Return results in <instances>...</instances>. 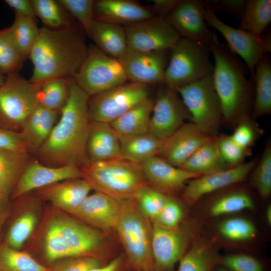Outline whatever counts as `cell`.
I'll return each instance as SVG.
<instances>
[{"label": "cell", "mask_w": 271, "mask_h": 271, "mask_svg": "<svg viewBox=\"0 0 271 271\" xmlns=\"http://www.w3.org/2000/svg\"><path fill=\"white\" fill-rule=\"evenodd\" d=\"M94 19L124 26L156 16L153 10L129 0L95 1Z\"/></svg>", "instance_id": "obj_23"}, {"label": "cell", "mask_w": 271, "mask_h": 271, "mask_svg": "<svg viewBox=\"0 0 271 271\" xmlns=\"http://www.w3.org/2000/svg\"><path fill=\"white\" fill-rule=\"evenodd\" d=\"M54 220L74 257L86 256L102 243L101 234L94 228L65 217Z\"/></svg>", "instance_id": "obj_22"}, {"label": "cell", "mask_w": 271, "mask_h": 271, "mask_svg": "<svg viewBox=\"0 0 271 271\" xmlns=\"http://www.w3.org/2000/svg\"><path fill=\"white\" fill-rule=\"evenodd\" d=\"M154 103L149 98L109 123L111 126L119 137L149 132Z\"/></svg>", "instance_id": "obj_28"}, {"label": "cell", "mask_w": 271, "mask_h": 271, "mask_svg": "<svg viewBox=\"0 0 271 271\" xmlns=\"http://www.w3.org/2000/svg\"><path fill=\"white\" fill-rule=\"evenodd\" d=\"M217 230L224 239L234 242L252 240L256 235L254 224L243 217H232L222 221L217 226Z\"/></svg>", "instance_id": "obj_40"}, {"label": "cell", "mask_w": 271, "mask_h": 271, "mask_svg": "<svg viewBox=\"0 0 271 271\" xmlns=\"http://www.w3.org/2000/svg\"><path fill=\"white\" fill-rule=\"evenodd\" d=\"M169 50L136 52L127 50L119 59L128 81L149 86L163 84Z\"/></svg>", "instance_id": "obj_16"}, {"label": "cell", "mask_w": 271, "mask_h": 271, "mask_svg": "<svg viewBox=\"0 0 271 271\" xmlns=\"http://www.w3.org/2000/svg\"><path fill=\"white\" fill-rule=\"evenodd\" d=\"M35 15L42 21L45 27L59 29L71 25L65 10L58 1L54 0H31Z\"/></svg>", "instance_id": "obj_39"}, {"label": "cell", "mask_w": 271, "mask_h": 271, "mask_svg": "<svg viewBox=\"0 0 271 271\" xmlns=\"http://www.w3.org/2000/svg\"><path fill=\"white\" fill-rule=\"evenodd\" d=\"M263 132V130L255 119L247 115L242 117L236 123L234 131L230 136L240 146L250 149Z\"/></svg>", "instance_id": "obj_47"}, {"label": "cell", "mask_w": 271, "mask_h": 271, "mask_svg": "<svg viewBox=\"0 0 271 271\" xmlns=\"http://www.w3.org/2000/svg\"><path fill=\"white\" fill-rule=\"evenodd\" d=\"M180 0H152L153 9L155 14L164 17L178 4Z\"/></svg>", "instance_id": "obj_55"}, {"label": "cell", "mask_w": 271, "mask_h": 271, "mask_svg": "<svg viewBox=\"0 0 271 271\" xmlns=\"http://www.w3.org/2000/svg\"><path fill=\"white\" fill-rule=\"evenodd\" d=\"M189 241V233L179 227L168 228L153 222L151 247L155 267L172 268L186 251Z\"/></svg>", "instance_id": "obj_17"}, {"label": "cell", "mask_w": 271, "mask_h": 271, "mask_svg": "<svg viewBox=\"0 0 271 271\" xmlns=\"http://www.w3.org/2000/svg\"><path fill=\"white\" fill-rule=\"evenodd\" d=\"M68 100L48 139L36 152L40 162L51 167L73 165L80 168L89 161L86 146L90 119L89 96L69 78Z\"/></svg>", "instance_id": "obj_1"}, {"label": "cell", "mask_w": 271, "mask_h": 271, "mask_svg": "<svg viewBox=\"0 0 271 271\" xmlns=\"http://www.w3.org/2000/svg\"><path fill=\"white\" fill-rule=\"evenodd\" d=\"M30 162L27 152L0 150V193L8 196Z\"/></svg>", "instance_id": "obj_33"}, {"label": "cell", "mask_w": 271, "mask_h": 271, "mask_svg": "<svg viewBox=\"0 0 271 271\" xmlns=\"http://www.w3.org/2000/svg\"><path fill=\"white\" fill-rule=\"evenodd\" d=\"M5 79V77L0 72V86L4 83Z\"/></svg>", "instance_id": "obj_59"}, {"label": "cell", "mask_w": 271, "mask_h": 271, "mask_svg": "<svg viewBox=\"0 0 271 271\" xmlns=\"http://www.w3.org/2000/svg\"><path fill=\"white\" fill-rule=\"evenodd\" d=\"M191 115V122L216 136L223 120L222 108L212 74L175 89Z\"/></svg>", "instance_id": "obj_8"}, {"label": "cell", "mask_w": 271, "mask_h": 271, "mask_svg": "<svg viewBox=\"0 0 271 271\" xmlns=\"http://www.w3.org/2000/svg\"><path fill=\"white\" fill-rule=\"evenodd\" d=\"M69 78H54L40 85L38 104L50 109L60 112L69 96Z\"/></svg>", "instance_id": "obj_37"}, {"label": "cell", "mask_w": 271, "mask_h": 271, "mask_svg": "<svg viewBox=\"0 0 271 271\" xmlns=\"http://www.w3.org/2000/svg\"><path fill=\"white\" fill-rule=\"evenodd\" d=\"M216 138L201 146L179 168L200 175L228 168L220 155Z\"/></svg>", "instance_id": "obj_31"}, {"label": "cell", "mask_w": 271, "mask_h": 271, "mask_svg": "<svg viewBox=\"0 0 271 271\" xmlns=\"http://www.w3.org/2000/svg\"><path fill=\"white\" fill-rule=\"evenodd\" d=\"M191 115L178 92L164 84L158 89L151 117L149 132L166 140Z\"/></svg>", "instance_id": "obj_13"}, {"label": "cell", "mask_w": 271, "mask_h": 271, "mask_svg": "<svg viewBox=\"0 0 271 271\" xmlns=\"http://www.w3.org/2000/svg\"><path fill=\"white\" fill-rule=\"evenodd\" d=\"M204 7L207 25L216 30L225 39L230 50L243 59L252 78L258 61L265 54L271 52L270 35L258 36L234 28L220 20L214 11Z\"/></svg>", "instance_id": "obj_11"}, {"label": "cell", "mask_w": 271, "mask_h": 271, "mask_svg": "<svg viewBox=\"0 0 271 271\" xmlns=\"http://www.w3.org/2000/svg\"><path fill=\"white\" fill-rule=\"evenodd\" d=\"M220 259L209 241L197 239L179 260L178 271H213Z\"/></svg>", "instance_id": "obj_32"}, {"label": "cell", "mask_w": 271, "mask_h": 271, "mask_svg": "<svg viewBox=\"0 0 271 271\" xmlns=\"http://www.w3.org/2000/svg\"><path fill=\"white\" fill-rule=\"evenodd\" d=\"M204 6L214 11H221L239 20L241 19L246 7V0H219L202 1Z\"/></svg>", "instance_id": "obj_52"}, {"label": "cell", "mask_w": 271, "mask_h": 271, "mask_svg": "<svg viewBox=\"0 0 271 271\" xmlns=\"http://www.w3.org/2000/svg\"><path fill=\"white\" fill-rule=\"evenodd\" d=\"M0 195H2V194L0 193Z\"/></svg>", "instance_id": "obj_61"}, {"label": "cell", "mask_w": 271, "mask_h": 271, "mask_svg": "<svg viewBox=\"0 0 271 271\" xmlns=\"http://www.w3.org/2000/svg\"><path fill=\"white\" fill-rule=\"evenodd\" d=\"M217 271H231V270H229L222 266H221L217 269Z\"/></svg>", "instance_id": "obj_60"}, {"label": "cell", "mask_w": 271, "mask_h": 271, "mask_svg": "<svg viewBox=\"0 0 271 271\" xmlns=\"http://www.w3.org/2000/svg\"><path fill=\"white\" fill-rule=\"evenodd\" d=\"M86 150L91 162L120 157L119 138L109 123L90 121Z\"/></svg>", "instance_id": "obj_24"}, {"label": "cell", "mask_w": 271, "mask_h": 271, "mask_svg": "<svg viewBox=\"0 0 271 271\" xmlns=\"http://www.w3.org/2000/svg\"><path fill=\"white\" fill-rule=\"evenodd\" d=\"M216 140L221 157L228 168L243 163L245 159L251 155L250 149L237 144L230 135L220 134L217 136Z\"/></svg>", "instance_id": "obj_45"}, {"label": "cell", "mask_w": 271, "mask_h": 271, "mask_svg": "<svg viewBox=\"0 0 271 271\" xmlns=\"http://www.w3.org/2000/svg\"><path fill=\"white\" fill-rule=\"evenodd\" d=\"M86 33L96 46L112 57L119 60L127 51L125 32L121 25L94 19Z\"/></svg>", "instance_id": "obj_27"}, {"label": "cell", "mask_w": 271, "mask_h": 271, "mask_svg": "<svg viewBox=\"0 0 271 271\" xmlns=\"http://www.w3.org/2000/svg\"><path fill=\"white\" fill-rule=\"evenodd\" d=\"M39 86L16 73L5 77L0 86V127L20 131L25 120L38 104Z\"/></svg>", "instance_id": "obj_9"}, {"label": "cell", "mask_w": 271, "mask_h": 271, "mask_svg": "<svg viewBox=\"0 0 271 271\" xmlns=\"http://www.w3.org/2000/svg\"><path fill=\"white\" fill-rule=\"evenodd\" d=\"M121 201L95 191L89 194L73 213L99 228H114Z\"/></svg>", "instance_id": "obj_21"}, {"label": "cell", "mask_w": 271, "mask_h": 271, "mask_svg": "<svg viewBox=\"0 0 271 271\" xmlns=\"http://www.w3.org/2000/svg\"><path fill=\"white\" fill-rule=\"evenodd\" d=\"M73 78L89 97L128 81L120 60L93 45Z\"/></svg>", "instance_id": "obj_7"}, {"label": "cell", "mask_w": 271, "mask_h": 271, "mask_svg": "<svg viewBox=\"0 0 271 271\" xmlns=\"http://www.w3.org/2000/svg\"><path fill=\"white\" fill-rule=\"evenodd\" d=\"M5 2L15 11V14L25 17L35 18L31 1L6 0Z\"/></svg>", "instance_id": "obj_54"}, {"label": "cell", "mask_w": 271, "mask_h": 271, "mask_svg": "<svg viewBox=\"0 0 271 271\" xmlns=\"http://www.w3.org/2000/svg\"><path fill=\"white\" fill-rule=\"evenodd\" d=\"M121 262L120 257L115 258L109 263L103 266H97L89 271H116Z\"/></svg>", "instance_id": "obj_56"}, {"label": "cell", "mask_w": 271, "mask_h": 271, "mask_svg": "<svg viewBox=\"0 0 271 271\" xmlns=\"http://www.w3.org/2000/svg\"><path fill=\"white\" fill-rule=\"evenodd\" d=\"M15 14L14 23L8 28L15 45L25 60L29 57L37 40L40 28L35 18Z\"/></svg>", "instance_id": "obj_36"}, {"label": "cell", "mask_w": 271, "mask_h": 271, "mask_svg": "<svg viewBox=\"0 0 271 271\" xmlns=\"http://www.w3.org/2000/svg\"><path fill=\"white\" fill-rule=\"evenodd\" d=\"M82 178L95 191L119 201L135 199L148 183L140 164L121 157L91 162L80 168Z\"/></svg>", "instance_id": "obj_4"}, {"label": "cell", "mask_w": 271, "mask_h": 271, "mask_svg": "<svg viewBox=\"0 0 271 271\" xmlns=\"http://www.w3.org/2000/svg\"><path fill=\"white\" fill-rule=\"evenodd\" d=\"M88 50L82 35L71 25L59 29L40 28L29 57L33 65L31 82L41 85L54 78H69L77 72Z\"/></svg>", "instance_id": "obj_2"}, {"label": "cell", "mask_w": 271, "mask_h": 271, "mask_svg": "<svg viewBox=\"0 0 271 271\" xmlns=\"http://www.w3.org/2000/svg\"><path fill=\"white\" fill-rule=\"evenodd\" d=\"M252 78L254 93L251 117L256 119L271 112V62L268 53L256 65Z\"/></svg>", "instance_id": "obj_30"}, {"label": "cell", "mask_w": 271, "mask_h": 271, "mask_svg": "<svg viewBox=\"0 0 271 271\" xmlns=\"http://www.w3.org/2000/svg\"><path fill=\"white\" fill-rule=\"evenodd\" d=\"M141 165L148 184L170 196L183 191L190 180L201 176L174 166L158 156Z\"/></svg>", "instance_id": "obj_19"}, {"label": "cell", "mask_w": 271, "mask_h": 271, "mask_svg": "<svg viewBox=\"0 0 271 271\" xmlns=\"http://www.w3.org/2000/svg\"><path fill=\"white\" fill-rule=\"evenodd\" d=\"M100 261L90 256H80L69 258L58 263L51 268L50 271H89L100 266Z\"/></svg>", "instance_id": "obj_51"}, {"label": "cell", "mask_w": 271, "mask_h": 271, "mask_svg": "<svg viewBox=\"0 0 271 271\" xmlns=\"http://www.w3.org/2000/svg\"><path fill=\"white\" fill-rule=\"evenodd\" d=\"M164 18L181 38L200 42L208 47L218 41L215 33L208 27L202 1L180 0Z\"/></svg>", "instance_id": "obj_14"}, {"label": "cell", "mask_w": 271, "mask_h": 271, "mask_svg": "<svg viewBox=\"0 0 271 271\" xmlns=\"http://www.w3.org/2000/svg\"><path fill=\"white\" fill-rule=\"evenodd\" d=\"M168 196L148 184L140 190L135 200L140 212L148 219L154 221L163 208Z\"/></svg>", "instance_id": "obj_43"}, {"label": "cell", "mask_w": 271, "mask_h": 271, "mask_svg": "<svg viewBox=\"0 0 271 271\" xmlns=\"http://www.w3.org/2000/svg\"><path fill=\"white\" fill-rule=\"evenodd\" d=\"M0 271H2V270L0 269Z\"/></svg>", "instance_id": "obj_62"}, {"label": "cell", "mask_w": 271, "mask_h": 271, "mask_svg": "<svg viewBox=\"0 0 271 271\" xmlns=\"http://www.w3.org/2000/svg\"><path fill=\"white\" fill-rule=\"evenodd\" d=\"M7 196L0 195V229L6 217Z\"/></svg>", "instance_id": "obj_57"}, {"label": "cell", "mask_w": 271, "mask_h": 271, "mask_svg": "<svg viewBox=\"0 0 271 271\" xmlns=\"http://www.w3.org/2000/svg\"><path fill=\"white\" fill-rule=\"evenodd\" d=\"M265 218L268 225L271 224V205L267 206L265 211Z\"/></svg>", "instance_id": "obj_58"}, {"label": "cell", "mask_w": 271, "mask_h": 271, "mask_svg": "<svg viewBox=\"0 0 271 271\" xmlns=\"http://www.w3.org/2000/svg\"><path fill=\"white\" fill-rule=\"evenodd\" d=\"M119 138L120 157L140 164L159 156L165 141L150 132Z\"/></svg>", "instance_id": "obj_29"}, {"label": "cell", "mask_w": 271, "mask_h": 271, "mask_svg": "<svg viewBox=\"0 0 271 271\" xmlns=\"http://www.w3.org/2000/svg\"><path fill=\"white\" fill-rule=\"evenodd\" d=\"M214 137L191 122L185 123L165 141L158 156L172 165L180 167L198 148Z\"/></svg>", "instance_id": "obj_20"}, {"label": "cell", "mask_w": 271, "mask_h": 271, "mask_svg": "<svg viewBox=\"0 0 271 271\" xmlns=\"http://www.w3.org/2000/svg\"><path fill=\"white\" fill-rule=\"evenodd\" d=\"M253 207V200L247 192L234 189L216 198L209 205L208 213L210 216L218 217L251 209Z\"/></svg>", "instance_id": "obj_35"}, {"label": "cell", "mask_w": 271, "mask_h": 271, "mask_svg": "<svg viewBox=\"0 0 271 271\" xmlns=\"http://www.w3.org/2000/svg\"><path fill=\"white\" fill-rule=\"evenodd\" d=\"M92 188L83 178L71 179L42 188L41 195L54 205L73 214Z\"/></svg>", "instance_id": "obj_25"}, {"label": "cell", "mask_w": 271, "mask_h": 271, "mask_svg": "<svg viewBox=\"0 0 271 271\" xmlns=\"http://www.w3.org/2000/svg\"><path fill=\"white\" fill-rule=\"evenodd\" d=\"M251 182L260 197L267 199L271 194V144L268 142L252 170Z\"/></svg>", "instance_id": "obj_41"}, {"label": "cell", "mask_w": 271, "mask_h": 271, "mask_svg": "<svg viewBox=\"0 0 271 271\" xmlns=\"http://www.w3.org/2000/svg\"><path fill=\"white\" fill-rule=\"evenodd\" d=\"M58 113L38 104L28 116L20 132L29 151L39 150L57 122Z\"/></svg>", "instance_id": "obj_26"}, {"label": "cell", "mask_w": 271, "mask_h": 271, "mask_svg": "<svg viewBox=\"0 0 271 271\" xmlns=\"http://www.w3.org/2000/svg\"><path fill=\"white\" fill-rule=\"evenodd\" d=\"M123 27L127 50L132 51L169 50L181 38L167 20L159 16Z\"/></svg>", "instance_id": "obj_12"}, {"label": "cell", "mask_w": 271, "mask_h": 271, "mask_svg": "<svg viewBox=\"0 0 271 271\" xmlns=\"http://www.w3.org/2000/svg\"><path fill=\"white\" fill-rule=\"evenodd\" d=\"M82 178L80 168L73 165L51 167L38 161L29 163L13 190V197H20L29 192L62 181Z\"/></svg>", "instance_id": "obj_18"}, {"label": "cell", "mask_w": 271, "mask_h": 271, "mask_svg": "<svg viewBox=\"0 0 271 271\" xmlns=\"http://www.w3.org/2000/svg\"><path fill=\"white\" fill-rule=\"evenodd\" d=\"M36 221V216L32 212H26L20 215L9 229L7 245L14 249H19L32 234Z\"/></svg>", "instance_id": "obj_44"}, {"label": "cell", "mask_w": 271, "mask_h": 271, "mask_svg": "<svg viewBox=\"0 0 271 271\" xmlns=\"http://www.w3.org/2000/svg\"><path fill=\"white\" fill-rule=\"evenodd\" d=\"M221 266L231 271H263L261 263L255 258L245 254H233L220 259Z\"/></svg>", "instance_id": "obj_50"}, {"label": "cell", "mask_w": 271, "mask_h": 271, "mask_svg": "<svg viewBox=\"0 0 271 271\" xmlns=\"http://www.w3.org/2000/svg\"><path fill=\"white\" fill-rule=\"evenodd\" d=\"M24 60L9 28L0 30V72L7 75L16 73Z\"/></svg>", "instance_id": "obj_42"}, {"label": "cell", "mask_w": 271, "mask_h": 271, "mask_svg": "<svg viewBox=\"0 0 271 271\" xmlns=\"http://www.w3.org/2000/svg\"><path fill=\"white\" fill-rule=\"evenodd\" d=\"M208 46L181 38L170 50L163 84L173 88L187 85L212 74Z\"/></svg>", "instance_id": "obj_6"}, {"label": "cell", "mask_w": 271, "mask_h": 271, "mask_svg": "<svg viewBox=\"0 0 271 271\" xmlns=\"http://www.w3.org/2000/svg\"><path fill=\"white\" fill-rule=\"evenodd\" d=\"M150 97L151 86L127 81L89 98L90 121L110 123Z\"/></svg>", "instance_id": "obj_10"}, {"label": "cell", "mask_w": 271, "mask_h": 271, "mask_svg": "<svg viewBox=\"0 0 271 271\" xmlns=\"http://www.w3.org/2000/svg\"><path fill=\"white\" fill-rule=\"evenodd\" d=\"M114 229L136 268L140 271H154L152 226L138 209L135 199L121 201Z\"/></svg>", "instance_id": "obj_5"}, {"label": "cell", "mask_w": 271, "mask_h": 271, "mask_svg": "<svg viewBox=\"0 0 271 271\" xmlns=\"http://www.w3.org/2000/svg\"><path fill=\"white\" fill-rule=\"evenodd\" d=\"M0 150L29 152L20 132L2 127H0Z\"/></svg>", "instance_id": "obj_53"}, {"label": "cell", "mask_w": 271, "mask_h": 271, "mask_svg": "<svg viewBox=\"0 0 271 271\" xmlns=\"http://www.w3.org/2000/svg\"><path fill=\"white\" fill-rule=\"evenodd\" d=\"M45 244L46 257L50 262L74 257L54 220L47 230Z\"/></svg>", "instance_id": "obj_46"}, {"label": "cell", "mask_w": 271, "mask_h": 271, "mask_svg": "<svg viewBox=\"0 0 271 271\" xmlns=\"http://www.w3.org/2000/svg\"><path fill=\"white\" fill-rule=\"evenodd\" d=\"M183 217V211L180 203L172 196L168 195L161 212L153 221L162 227L175 228L179 225Z\"/></svg>", "instance_id": "obj_49"}, {"label": "cell", "mask_w": 271, "mask_h": 271, "mask_svg": "<svg viewBox=\"0 0 271 271\" xmlns=\"http://www.w3.org/2000/svg\"><path fill=\"white\" fill-rule=\"evenodd\" d=\"M257 161V160L253 159L190 180L183 191L185 201L192 205L206 195L244 181Z\"/></svg>", "instance_id": "obj_15"}, {"label": "cell", "mask_w": 271, "mask_h": 271, "mask_svg": "<svg viewBox=\"0 0 271 271\" xmlns=\"http://www.w3.org/2000/svg\"><path fill=\"white\" fill-rule=\"evenodd\" d=\"M0 269L2 271H50L29 253L14 249L7 244L0 245Z\"/></svg>", "instance_id": "obj_38"}, {"label": "cell", "mask_w": 271, "mask_h": 271, "mask_svg": "<svg viewBox=\"0 0 271 271\" xmlns=\"http://www.w3.org/2000/svg\"><path fill=\"white\" fill-rule=\"evenodd\" d=\"M209 48L214 60L212 76L223 120L234 126L242 117L249 115L252 86L241 63L228 47L218 40Z\"/></svg>", "instance_id": "obj_3"}, {"label": "cell", "mask_w": 271, "mask_h": 271, "mask_svg": "<svg viewBox=\"0 0 271 271\" xmlns=\"http://www.w3.org/2000/svg\"><path fill=\"white\" fill-rule=\"evenodd\" d=\"M65 11L74 17L82 26L86 32L94 19L93 0H59Z\"/></svg>", "instance_id": "obj_48"}, {"label": "cell", "mask_w": 271, "mask_h": 271, "mask_svg": "<svg viewBox=\"0 0 271 271\" xmlns=\"http://www.w3.org/2000/svg\"><path fill=\"white\" fill-rule=\"evenodd\" d=\"M270 22V0H247L238 29L261 36Z\"/></svg>", "instance_id": "obj_34"}]
</instances>
